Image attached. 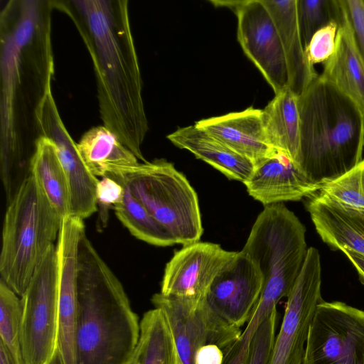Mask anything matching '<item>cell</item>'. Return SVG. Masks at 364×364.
I'll list each match as a JSON object with an SVG mask.
<instances>
[{
	"instance_id": "1",
	"label": "cell",
	"mask_w": 364,
	"mask_h": 364,
	"mask_svg": "<svg viewBox=\"0 0 364 364\" xmlns=\"http://www.w3.org/2000/svg\"><path fill=\"white\" fill-rule=\"evenodd\" d=\"M51 0H9L0 14V174L14 193L31 175L36 113L52 90Z\"/></svg>"
},
{
	"instance_id": "2",
	"label": "cell",
	"mask_w": 364,
	"mask_h": 364,
	"mask_svg": "<svg viewBox=\"0 0 364 364\" xmlns=\"http://www.w3.org/2000/svg\"><path fill=\"white\" fill-rule=\"evenodd\" d=\"M73 21L90 56L103 125L143 163L149 130L127 0H51Z\"/></svg>"
},
{
	"instance_id": "3",
	"label": "cell",
	"mask_w": 364,
	"mask_h": 364,
	"mask_svg": "<svg viewBox=\"0 0 364 364\" xmlns=\"http://www.w3.org/2000/svg\"><path fill=\"white\" fill-rule=\"evenodd\" d=\"M140 338V322L117 276L87 238L78 249L75 364H124Z\"/></svg>"
},
{
	"instance_id": "4",
	"label": "cell",
	"mask_w": 364,
	"mask_h": 364,
	"mask_svg": "<svg viewBox=\"0 0 364 364\" xmlns=\"http://www.w3.org/2000/svg\"><path fill=\"white\" fill-rule=\"evenodd\" d=\"M300 145L297 165L323 184L363 159L364 114L358 105L319 75L298 96Z\"/></svg>"
},
{
	"instance_id": "5",
	"label": "cell",
	"mask_w": 364,
	"mask_h": 364,
	"mask_svg": "<svg viewBox=\"0 0 364 364\" xmlns=\"http://www.w3.org/2000/svg\"><path fill=\"white\" fill-rule=\"evenodd\" d=\"M62 220L31 175L7 205L2 231L1 279L17 295L58 237Z\"/></svg>"
},
{
	"instance_id": "6",
	"label": "cell",
	"mask_w": 364,
	"mask_h": 364,
	"mask_svg": "<svg viewBox=\"0 0 364 364\" xmlns=\"http://www.w3.org/2000/svg\"><path fill=\"white\" fill-rule=\"evenodd\" d=\"M109 178L128 187L175 244L200 241L203 228L197 193L172 163L163 159L140 163Z\"/></svg>"
},
{
	"instance_id": "7",
	"label": "cell",
	"mask_w": 364,
	"mask_h": 364,
	"mask_svg": "<svg viewBox=\"0 0 364 364\" xmlns=\"http://www.w3.org/2000/svg\"><path fill=\"white\" fill-rule=\"evenodd\" d=\"M20 297V337L24 363L48 364L58 348V274L54 245Z\"/></svg>"
},
{
	"instance_id": "8",
	"label": "cell",
	"mask_w": 364,
	"mask_h": 364,
	"mask_svg": "<svg viewBox=\"0 0 364 364\" xmlns=\"http://www.w3.org/2000/svg\"><path fill=\"white\" fill-rule=\"evenodd\" d=\"M304 364H364V311L341 301L318 303Z\"/></svg>"
},
{
	"instance_id": "9",
	"label": "cell",
	"mask_w": 364,
	"mask_h": 364,
	"mask_svg": "<svg viewBox=\"0 0 364 364\" xmlns=\"http://www.w3.org/2000/svg\"><path fill=\"white\" fill-rule=\"evenodd\" d=\"M318 251L309 247L301 271L287 296L284 314L267 364H304L310 323L322 301Z\"/></svg>"
},
{
	"instance_id": "10",
	"label": "cell",
	"mask_w": 364,
	"mask_h": 364,
	"mask_svg": "<svg viewBox=\"0 0 364 364\" xmlns=\"http://www.w3.org/2000/svg\"><path fill=\"white\" fill-rule=\"evenodd\" d=\"M231 9L237 18V39L275 94L287 87L288 74L282 42L262 0L210 1Z\"/></svg>"
},
{
	"instance_id": "11",
	"label": "cell",
	"mask_w": 364,
	"mask_h": 364,
	"mask_svg": "<svg viewBox=\"0 0 364 364\" xmlns=\"http://www.w3.org/2000/svg\"><path fill=\"white\" fill-rule=\"evenodd\" d=\"M236 254L208 242L183 246L166 265L160 293L200 309L214 279Z\"/></svg>"
},
{
	"instance_id": "12",
	"label": "cell",
	"mask_w": 364,
	"mask_h": 364,
	"mask_svg": "<svg viewBox=\"0 0 364 364\" xmlns=\"http://www.w3.org/2000/svg\"><path fill=\"white\" fill-rule=\"evenodd\" d=\"M256 262L241 250L215 277L203 306L223 323L240 329L251 317L263 289Z\"/></svg>"
},
{
	"instance_id": "13",
	"label": "cell",
	"mask_w": 364,
	"mask_h": 364,
	"mask_svg": "<svg viewBox=\"0 0 364 364\" xmlns=\"http://www.w3.org/2000/svg\"><path fill=\"white\" fill-rule=\"evenodd\" d=\"M41 136L51 140L65 172L70 193V215L82 220L97 210L96 188L99 179L83 161L74 141L60 116L50 90L36 113Z\"/></svg>"
},
{
	"instance_id": "14",
	"label": "cell",
	"mask_w": 364,
	"mask_h": 364,
	"mask_svg": "<svg viewBox=\"0 0 364 364\" xmlns=\"http://www.w3.org/2000/svg\"><path fill=\"white\" fill-rule=\"evenodd\" d=\"M151 301L166 316L182 364H195L196 351L203 345L215 343L226 348L242 333L240 329L219 321L203 306L193 310L160 292L152 296Z\"/></svg>"
},
{
	"instance_id": "15",
	"label": "cell",
	"mask_w": 364,
	"mask_h": 364,
	"mask_svg": "<svg viewBox=\"0 0 364 364\" xmlns=\"http://www.w3.org/2000/svg\"><path fill=\"white\" fill-rule=\"evenodd\" d=\"M85 232L82 218L62 220L56 246L58 274V349L65 364H75L78 249Z\"/></svg>"
},
{
	"instance_id": "16",
	"label": "cell",
	"mask_w": 364,
	"mask_h": 364,
	"mask_svg": "<svg viewBox=\"0 0 364 364\" xmlns=\"http://www.w3.org/2000/svg\"><path fill=\"white\" fill-rule=\"evenodd\" d=\"M244 184L249 195L264 206L311 196L322 185L311 181L293 160L279 151L256 166Z\"/></svg>"
},
{
	"instance_id": "17",
	"label": "cell",
	"mask_w": 364,
	"mask_h": 364,
	"mask_svg": "<svg viewBox=\"0 0 364 364\" xmlns=\"http://www.w3.org/2000/svg\"><path fill=\"white\" fill-rule=\"evenodd\" d=\"M195 124L249 159L255 167L279 151L267 139L262 109L250 107L243 111L200 119Z\"/></svg>"
},
{
	"instance_id": "18",
	"label": "cell",
	"mask_w": 364,
	"mask_h": 364,
	"mask_svg": "<svg viewBox=\"0 0 364 364\" xmlns=\"http://www.w3.org/2000/svg\"><path fill=\"white\" fill-rule=\"evenodd\" d=\"M322 240L333 250L348 249L364 255V210L316 193L307 205Z\"/></svg>"
},
{
	"instance_id": "19",
	"label": "cell",
	"mask_w": 364,
	"mask_h": 364,
	"mask_svg": "<svg viewBox=\"0 0 364 364\" xmlns=\"http://www.w3.org/2000/svg\"><path fill=\"white\" fill-rule=\"evenodd\" d=\"M271 15L284 50L287 87L297 96L318 75L306 56L297 19L296 0H262Z\"/></svg>"
},
{
	"instance_id": "20",
	"label": "cell",
	"mask_w": 364,
	"mask_h": 364,
	"mask_svg": "<svg viewBox=\"0 0 364 364\" xmlns=\"http://www.w3.org/2000/svg\"><path fill=\"white\" fill-rule=\"evenodd\" d=\"M176 146L191 152L228 178L245 183L255 166L208 132L196 124L181 127L167 136Z\"/></svg>"
},
{
	"instance_id": "21",
	"label": "cell",
	"mask_w": 364,
	"mask_h": 364,
	"mask_svg": "<svg viewBox=\"0 0 364 364\" xmlns=\"http://www.w3.org/2000/svg\"><path fill=\"white\" fill-rule=\"evenodd\" d=\"M319 76L353 100L364 114V65L355 47L344 11L338 25L334 52L323 63Z\"/></svg>"
},
{
	"instance_id": "22",
	"label": "cell",
	"mask_w": 364,
	"mask_h": 364,
	"mask_svg": "<svg viewBox=\"0 0 364 364\" xmlns=\"http://www.w3.org/2000/svg\"><path fill=\"white\" fill-rule=\"evenodd\" d=\"M77 146L85 165L96 177H113L140 164L137 157L104 125L87 131Z\"/></svg>"
},
{
	"instance_id": "23",
	"label": "cell",
	"mask_w": 364,
	"mask_h": 364,
	"mask_svg": "<svg viewBox=\"0 0 364 364\" xmlns=\"http://www.w3.org/2000/svg\"><path fill=\"white\" fill-rule=\"evenodd\" d=\"M262 119L269 145L297 164L300 145L298 96L288 87L275 94L262 109Z\"/></svg>"
},
{
	"instance_id": "24",
	"label": "cell",
	"mask_w": 364,
	"mask_h": 364,
	"mask_svg": "<svg viewBox=\"0 0 364 364\" xmlns=\"http://www.w3.org/2000/svg\"><path fill=\"white\" fill-rule=\"evenodd\" d=\"M31 175L63 218L70 215L68 181L54 143L45 136L37 141L31 163Z\"/></svg>"
},
{
	"instance_id": "25",
	"label": "cell",
	"mask_w": 364,
	"mask_h": 364,
	"mask_svg": "<svg viewBox=\"0 0 364 364\" xmlns=\"http://www.w3.org/2000/svg\"><path fill=\"white\" fill-rule=\"evenodd\" d=\"M140 364H178L179 357L164 313L154 308L140 321L138 343Z\"/></svg>"
},
{
	"instance_id": "26",
	"label": "cell",
	"mask_w": 364,
	"mask_h": 364,
	"mask_svg": "<svg viewBox=\"0 0 364 364\" xmlns=\"http://www.w3.org/2000/svg\"><path fill=\"white\" fill-rule=\"evenodd\" d=\"M122 200L113 208L122 224L136 238L159 247L175 244L165 229L136 200L126 186Z\"/></svg>"
},
{
	"instance_id": "27",
	"label": "cell",
	"mask_w": 364,
	"mask_h": 364,
	"mask_svg": "<svg viewBox=\"0 0 364 364\" xmlns=\"http://www.w3.org/2000/svg\"><path fill=\"white\" fill-rule=\"evenodd\" d=\"M296 1L298 24L304 49L317 31L333 21L339 25L343 18L339 0Z\"/></svg>"
},
{
	"instance_id": "28",
	"label": "cell",
	"mask_w": 364,
	"mask_h": 364,
	"mask_svg": "<svg viewBox=\"0 0 364 364\" xmlns=\"http://www.w3.org/2000/svg\"><path fill=\"white\" fill-rule=\"evenodd\" d=\"M18 296L0 279V341L9 348L18 364H25L20 337L22 308Z\"/></svg>"
},
{
	"instance_id": "29",
	"label": "cell",
	"mask_w": 364,
	"mask_h": 364,
	"mask_svg": "<svg viewBox=\"0 0 364 364\" xmlns=\"http://www.w3.org/2000/svg\"><path fill=\"white\" fill-rule=\"evenodd\" d=\"M318 193L346 205L364 210V159L342 176L323 183Z\"/></svg>"
},
{
	"instance_id": "30",
	"label": "cell",
	"mask_w": 364,
	"mask_h": 364,
	"mask_svg": "<svg viewBox=\"0 0 364 364\" xmlns=\"http://www.w3.org/2000/svg\"><path fill=\"white\" fill-rule=\"evenodd\" d=\"M267 303L258 301L240 336L225 348L223 364H244L253 335L264 318L276 309Z\"/></svg>"
},
{
	"instance_id": "31",
	"label": "cell",
	"mask_w": 364,
	"mask_h": 364,
	"mask_svg": "<svg viewBox=\"0 0 364 364\" xmlns=\"http://www.w3.org/2000/svg\"><path fill=\"white\" fill-rule=\"evenodd\" d=\"M277 309L260 323L251 340L244 364H267L275 340Z\"/></svg>"
},
{
	"instance_id": "32",
	"label": "cell",
	"mask_w": 364,
	"mask_h": 364,
	"mask_svg": "<svg viewBox=\"0 0 364 364\" xmlns=\"http://www.w3.org/2000/svg\"><path fill=\"white\" fill-rule=\"evenodd\" d=\"M338 23L333 21L317 31L305 48L309 63L314 66L325 63L333 53Z\"/></svg>"
},
{
	"instance_id": "33",
	"label": "cell",
	"mask_w": 364,
	"mask_h": 364,
	"mask_svg": "<svg viewBox=\"0 0 364 364\" xmlns=\"http://www.w3.org/2000/svg\"><path fill=\"white\" fill-rule=\"evenodd\" d=\"M350 28L357 52L364 65V2L363 0H339Z\"/></svg>"
},
{
	"instance_id": "34",
	"label": "cell",
	"mask_w": 364,
	"mask_h": 364,
	"mask_svg": "<svg viewBox=\"0 0 364 364\" xmlns=\"http://www.w3.org/2000/svg\"><path fill=\"white\" fill-rule=\"evenodd\" d=\"M124 191V186L119 182L109 177H102L96 188L97 207L105 209L114 207L122 200Z\"/></svg>"
},
{
	"instance_id": "35",
	"label": "cell",
	"mask_w": 364,
	"mask_h": 364,
	"mask_svg": "<svg viewBox=\"0 0 364 364\" xmlns=\"http://www.w3.org/2000/svg\"><path fill=\"white\" fill-rule=\"evenodd\" d=\"M225 348L215 343L203 345L195 355V364H223Z\"/></svg>"
},
{
	"instance_id": "36",
	"label": "cell",
	"mask_w": 364,
	"mask_h": 364,
	"mask_svg": "<svg viewBox=\"0 0 364 364\" xmlns=\"http://www.w3.org/2000/svg\"><path fill=\"white\" fill-rule=\"evenodd\" d=\"M341 252L353 264L358 272L360 280L364 284V255L348 249L342 250Z\"/></svg>"
},
{
	"instance_id": "37",
	"label": "cell",
	"mask_w": 364,
	"mask_h": 364,
	"mask_svg": "<svg viewBox=\"0 0 364 364\" xmlns=\"http://www.w3.org/2000/svg\"><path fill=\"white\" fill-rule=\"evenodd\" d=\"M0 364H18L9 348L1 341Z\"/></svg>"
},
{
	"instance_id": "38",
	"label": "cell",
	"mask_w": 364,
	"mask_h": 364,
	"mask_svg": "<svg viewBox=\"0 0 364 364\" xmlns=\"http://www.w3.org/2000/svg\"><path fill=\"white\" fill-rule=\"evenodd\" d=\"M124 364H140L139 361V350L138 345L131 355V357L129 358V360L124 363Z\"/></svg>"
},
{
	"instance_id": "39",
	"label": "cell",
	"mask_w": 364,
	"mask_h": 364,
	"mask_svg": "<svg viewBox=\"0 0 364 364\" xmlns=\"http://www.w3.org/2000/svg\"><path fill=\"white\" fill-rule=\"evenodd\" d=\"M48 364H65L63 356L58 348L51 360Z\"/></svg>"
},
{
	"instance_id": "40",
	"label": "cell",
	"mask_w": 364,
	"mask_h": 364,
	"mask_svg": "<svg viewBox=\"0 0 364 364\" xmlns=\"http://www.w3.org/2000/svg\"><path fill=\"white\" fill-rule=\"evenodd\" d=\"M178 364H182L181 362L180 361V359L178 360Z\"/></svg>"
},
{
	"instance_id": "41",
	"label": "cell",
	"mask_w": 364,
	"mask_h": 364,
	"mask_svg": "<svg viewBox=\"0 0 364 364\" xmlns=\"http://www.w3.org/2000/svg\"><path fill=\"white\" fill-rule=\"evenodd\" d=\"M363 2H364V0H363Z\"/></svg>"
}]
</instances>
